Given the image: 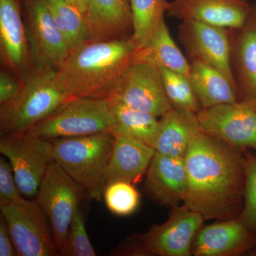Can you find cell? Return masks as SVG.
<instances>
[{
  "label": "cell",
  "mask_w": 256,
  "mask_h": 256,
  "mask_svg": "<svg viewBox=\"0 0 256 256\" xmlns=\"http://www.w3.org/2000/svg\"><path fill=\"white\" fill-rule=\"evenodd\" d=\"M184 162L188 190L183 204L205 220L239 216L245 185L242 151L202 131L190 144Z\"/></svg>",
  "instance_id": "cell-1"
},
{
  "label": "cell",
  "mask_w": 256,
  "mask_h": 256,
  "mask_svg": "<svg viewBox=\"0 0 256 256\" xmlns=\"http://www.w3.org/2000/svg\"><path fill=\"white\" fill-rule=\"evenodd\" d=\"M141 48L131 36L89 40L70 52L56 70L55 78L72 98L108 99Z\"/></svg>",
  "instance_id": "cell-2"
},
{
  "label": "cell",
  "mask_w": 256,
  "mask_h": 256,
  "mask_svg": "<svg viewBox=\"0 0 256 256\" xmlns=\"http://www.w3.org/2000/svg\"><path fill=\"white\" fill-rule=\"evenodd\" d=\"M114 136L110 130L53 142L54 161L92 200H100L108 184Z\"/></svg>",
  "instance_id": "cell-3"
},
{
  "label": "cell",
  "mask_w": 256,
  "mask_h": 256,
  "mask_svg": "<svg viewBox=\"0 0 256 256\" xmlns=\"http://www.w3.org/2000/svg\"><path fill=\"white\" fill-rule=\"evenodd\" d=\"M55 72L33 69L21 82L16 96L0 105V134L24 133L74 98L55 78Z\"/></svg>",
  "instance_id": "cell-4"
},
{
  "label": "cell",
  "mask_w": 256,
  "mask_h": 256,
  "mask_svg": "<svg viewBox=\"0 0 256 256\" xmlns=\"http://www.w3.org/2000/svg\"><path fill=\"white\" fill-rule=\"evenodd\" d=\"M108 100L161 117L173 109L165 92L159 65L142 48L124 70Z\"/></svg>",
  "instance_id": "cell-5"
},
{
  "label": "cell",
  "mask_w": 256,
  "mask_h": 256,
  "mask_svg": "<svg viewBox=\"0 0 256 256\" xmlns=\"http://www.w3.org/2000/svg\"><path fill=\"white\" fill-rule=\"evenodd\" d=\"M112 124L109 100L74 98L24 133L53 141L110 130Z\"/></svg>",
  "instance_id": "cell-6"
},
{
  "label": "cell",
  "mask_w": 256,
  "mask_h": 256,
  "mask_svg": "<svg viewBox=\"0 0 256 256\" xmlns=\"http://www.w3.org/2000/svg\"><path fill=\"white\" fill-rule=\"evenodd\" d=\"M84 188L54 161L47 170L35 200L50 222L60 255L63 254L67 234Z\"/></svg>",
  "instance_id": "cell-7"
},
{
  "label": "cell",
  "mask_w": 256,
  "mask_h": 256,
  "mask_svg": "<svg viewBox=\"0 0 256 256\" xmlns=\"http://www.w3.org/2000/svg\"><path fill=\"white\" fill-rule=\"evenodd\" d=\"M0 152L8 158L24 196L35 198L54 162L53 142L26 133L1 136Z\"/></svg>",
  "instance_id": "cell-8"
},
{
  "label": "cell",
  "mask_w": 256,
  "mask_h": 256,
  "mask_svg": "<svg viewBox=\"0 0 256 256\" xmlns=\"http://www.w3.org/2000/svg\"><path fill=\"white\" fill-rule=\"evenodd\" d=\"M18 256H60L50 222L35 198L0 206Z\"/></svg>",
  "instance_id": "cell-9"
},
{
  "label": "cell",
  "mask_w": 256,
  "mask_h": 256,
  "mask_svg": "<svg viewBox=\"0 0 256 256\" xmlns=\"http://www.w3.org/2000/svg\"><path fill=\"white\" fill-rule=\"evenodd\" d=\"M26 36L32 66L38 72H56L70 54L44 0H24Z\"/></svg>",
  "instance_id": "cell-10"
},
{
  "label": "cell",
  "mask_w": 256,
  "mask_h": 256,
  "mask_svg": "<svg viewBox=\"0 0 256 256\" xmlns=\"http://www.w3.org/2000/svg\"><path fill=\"white\" fill-rule=\"evenodd\" d=\"M204 132L240 151L256 153V106L247 101L202 108L196 114Z\"/></svg>",
  "instance_id": "cell-11"
},
{
  "label": "cell",
  "mask_w": 256,
  "mask_h": 256,
  "mask_svg": "<svg viewBox=\"0 0 256 256\" xmlns=\"http://www.w3.org/2000/svg\"><path fill=\"white\" fill-rule=\"evenodd\" d=\"M230 30L200 22L184 21L178 38L192 60H201L218 69L238 92L232 70Z\"/></svg>",
  "instance_id": "cell-12"
},
{
  "label": "cell",
  "mask_w": 256,
  "mask_h": 256,
  "mask_svg": "<svg viewBox=\"0 0 256 256\" xmlns=\"http://www.w3.org/2000/svg\"><path fill=\"white\" fill-rule=\"evenodd\" d=\"M204 222L198 212L178 205L164 223L153 225L140 236L149 256H190L192 242Z\"/></svg>",
  "instance_id": "cell-13"
},
{
  "label": "cell",
  "mask_w": 256,
  "mask_h": 256,
  "mask_svg": "<svg viewBox=\"0 0 256 256\" xmlns=\"http://www.w3.org/2000/svg\"><path fill=\"white\" fill-rule=\"evenodd\" d=\"M256 252V236L240 216L202 225L192 245V256H240Z\"/></svg>",
  "instance_id": "cell-14"
},
{
  "label": "cell",
  "mask_w": 256,
  "mask_h": 256,
  "mask_svg": "<svg viewBox=\"0 0 256 256\" xmlns=\"http://www.w3.org/2000/svg\"><path fill=\"white\" fill-rule=\"evenodd\" d=\"M252 6L248 0H173L166 13L184 21H196L237 30L246 22Z\"/></svg>",
  "instance_id": "cell-15"
},
{
  "label": "cell",
  "mask_w": 256,
  "mask_h": 256,
  "mask_svg": "<svg viewBox=\"0 0 256 256\" xmlns=\"http://www.w3.org/2000/svg\"><path fill=\"white\" fill-rule=\"evenodd\" d=\"M0 46L5 65L18 80L26 78L34 68L18 0H0Z\"/></svg>",
  "instance_id": "cell-16"
},
{
  "label": "cell",
  "mask_w": 256,
  "mask_h": 256,
  "mask_svg": "<svg viewBox=\"0 0 256 256\" xmlns=\"http://www.w3.org/2000/svg\"><path fill=\"white\" fill-rule=\"evenodd\" d=\"M188 190L184 158L156 152L146 171L144 191L153 200L174 207L184 202Z\"/></svg>",
  "instance_id": "cell-17"
},
{
  "label": "cell",
  "mask_w": 256,
  "mask_h": 256,
  "mask_svg": "<svg viewBox=\"0 0 256 256\" xmlns=\"http://www.w3.org/2000/svg\"><path fill=\"white\" fill-rule=\"evenodd\" d=\"M232 30V70L240 100L256 106V5L244 26Z\"/></svg>",
  "instance_id": "cell-18"
},
{
  "label": "cell",
  "mask_w": 256,
  "mask_h": 256,
  "mask_svg": "<svg viewBox=\"0 0 256 256\" xmlns=\"http://www.w3.org/2000/svg\"><path fill=\"white\" fill-rule=\"evenodd\" d=\"M85 16L92 40H120L132 36L129 0H88Z\"/></svg>",
  "instance_id": "cell-19"
},
{
  "label": "cell",
  "mask_w": 256,
  "mask_h": 256,
  "mask_svg": "<svg viewBox=\"0 0 256 256\" xmlns=\"http://www.w3.org/2000/svg\"><path fill=\"white\" fill-rule=\"evenodd\" d=\"M109 166L108 184L124 181L138 183L148 171L156 150L142 141L118 134Z\"/></svg>",
  "instance_id": "cell-20"
},
{
  "label": "cell",
  "mask_w": 256,
  "mask_h": 256,
  "mask_svg": "<svg viewBox=\"0 0 256 256\" xmlns=\"http://www.w3.org/2000/svg\"><path fill=\"white\" fill-rule=\"evenodd\" d=\"M154 148L164 156L184 158L194 138L202 132L196 114L172 109L159 120Z\"/></svg>",
  "instance_id": "cell-21"
},
{
  "label": "cell",
  "mask_w": 256,
  "mask_h": 256,
  "mask_svg": "<svg viewBox=\"0 0 256 256\" xmlns=\"http://www.w3.org/2000/svg\"><path fill=\"white\" fill-rule=\"evenodd\" d=\"M188 78L202 108L240 101L236 88L218 69L206 62L192 60Z\"/></svg>",
  "instance_id": "cell-22"
},
{
  "label": "cell",
  "mask_w": 256,
  "mask_h": 256,
  "mask_svg": "<svg viewBox=\"0 0 256 256\" xmlns=\"http://www.w3.org/2000/svg\"><path fill=\"white\" fill-rule=\"evenodd\" d=\"M109 101L114 116L110 131L114 136L122 134L134 138L154 148L159 130L158 117L116 101Z\"/></svg>",
  "instance_id": "cell-23"
},
{
  "label": "cell",
  "mask_w": 256,
  "mask_h": 256,
  "mask_svg": "<svg viewBox=\"0 0 256 256\" xmlns=\"http://www.w3.org/2000/svg\"><path fill=\"white\" fill-rule=\"evenodd\" d=\"M70 52L89 40L90 30L85 15L66 0H44Z\"/></svg>",
  "instance_id": "cell-24"
},
{
  "label": "cell",
  "mask_w": 256,
  "mask_h": 256,
  "mask_svg": "<svg viewBox=\"0 0 256 256\" xmlns=\"http://www.w3.org/2000/svg\"><path fill=\"white\" fill-rule=\"evenodd\" d=\"M132 16L133 41L146 48L166 12V0H129Z\"/></svg>",
  "instance_id": "cell-25"
},
{
  "label": "cell",
  "mask_w": 256,
  "mask_h": 256,
  "mask_svg": "<svg viewBox=\"0 0 256 256\" xmlns=\"http://www.w3.org/2000/svg\"><path fill=\"white\" fill-rule=\"evenodd\" d=\"M148 47L160 66L190 78V63L173 40L164 18L160 22Z\"/></svg>",
  "instance_id": "cell-26"
},
{
  "label": "cell",
  "mask_w": 256,
  "mask_h": 256,
  "mask_svg": "<svg viewBox=\"0 0 256 256\" xmlns=\"http://www.w3.org/2000/svg\"><path fill=\"white\" fill-rule=\"evenodd\" d=\"M160 68L165 92L173 108L196 114L201 110L190 78L164 67Z\"/></svg>",
  "instance_id": "cell-27"
},
{
  "label": "cell",
  "mask_w": 256,
  "mask_h": 256,
  "mask_svg": "<svg viewBox=\"0 0 256 256\" xmlns=\"http://www.w3.org/2000/svg\"><path fill=\"white\" fill-rule=\"evenodd\" d=\"M106 206L118 216L132 214L137 210L140 195L132 184L118 181L108 184L104 193Z\"/></svg>",
  "instance_id": "cell-28"
},
{
  "label": "cell",
  "mask_w": 256,
  "mask_h": 256,
  "mask_svg": "<svg viewBox=\"0 0 256 256\" xmlns=\"http://www.w3.org/2000/svg\"><path fill=\"white\" fill-rule=\"evenodd\" d=\"M245 169L244 206L240 218L256 236V154L242 151Z\"/></svg>",
  "instance_id": "cell-29"
},
{
  "label": "cell",
  "mask_w": 256,
  "mask_h": 256,
  "mask_svg": "<svg viewBox=\"0 0 256 256\" xmlns=\"http://www.w3.org/2000/svg\"><path fill=\"white\" fill-rule=\"evenodd\" d=\"M64 256H96L86 228L84 213L79 206L74 213L73 220L67 234Z\"/></svg>",
  "instance_id": "cell-30"
},
{
  "label": "cell",
  "mask_w": 256,
  "mask_h": 256,
  "mask_svg": "<svg viewBox=\"0 0 256 256\" xmlns=\"http://www.w3.org/2000/svg\"><path fill=\"white\" fill-rule=\"evenodd\" d=\"M9 161L0 158V206L18 203L24 200Z\"/></svg>",
  "instance_id": "cell-31"
},
{
  "label": "cell",
  "mask_w": 256,
  "mask_h": 256,
  "mask_svg": "<svg viewBox=\"0 0 256 256\" xmlns=\"http://www.w3.org/2000/svg\"><path fill=\"white\" fill-rule=\"evenodd\" d=\"M21 87V82L16 80L6 72L0 73V105L12 100Z\"/></svg>",
  "instance_id": "cell-32"
},
{
  "label": "cell",
  "mask_w": 256,
  "mask_h": 256,
  "mask_svg": "<svg viewBox=\"0 0 256 256\" xmlns=\"http://www.w3.org/2000/svg\"><path fill=\"white\" fill-rule=\"evenodd\" d=\"M111 255L114 256H149L143 247L140 236L129 237L120 245L114 248Z\"/></svg>",
  "instance_id": "cell-33"
},
{
  "label": "cell",
  "mask_w": 256,
  "mask_h": 256,
  "mask_svg": "<svg viewBox=\"0 0 256 256\" xmlns=\"http://www.w3.org/2000/svg\"><path fill=\"white\" fill-rule=\"evenodd\" d=\"M18 256L8 223L2 215L0 220V256Z\"/></svg>",
  "instance_id": "cell-34"
},
{
  "label": "cell",
  "mask_w": 256,
  "mask_h": 256,
  "mask_svg": "<svg viewBox=\"0 0 256 256\" xmlns=\"http://www.w3.org/2000/svg\"><path fill=\"white\" fill-rule=\"evenodd\" d=\"M66 1L76 6L85 15L87 10L88 0H66Z\"/></svg>",
  "instance_id": "cell-35"
},
{
  "label": "cell",
  "mask_w": 256,
  "mask_h": 256,
  "mask_svg": "<svg viewBox=\"0 0 256 256\" xmlns=\"http://www.w3.org/2000/svg\"></svg>",
  "instance_id": "cell-36"
}]
</instances>
